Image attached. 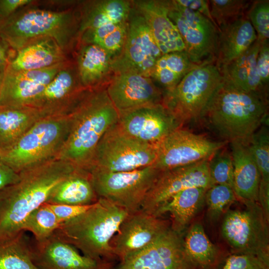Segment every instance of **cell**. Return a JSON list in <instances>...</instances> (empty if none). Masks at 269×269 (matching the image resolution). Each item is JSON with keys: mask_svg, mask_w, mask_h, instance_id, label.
I'll list each match as a JSON object with an SVG mask.
<instances>
[{"mask_svg": "<svg viewBox=\"0 0 269 269\" xmlns=\"http://www.w3.org/2000/svg\"><path fill=\"white\" fill-rule=\"evenodd\" d=\"M58 158L19 172V179L0 191V241L22 231L27 217L47 202L55 188L78 170Z\"/></svg>", "mask_w": 269, "mask_h": 269, "instance_id": "6da1fadb", "label": "cell"}, {"mask_svg": "<svg viewBox=\"0 0 269 269\" xmlns=\"http://www.w3.org/2000/svg\"><path fill=\"white\" fill-rule=\"evenodd\" d=\"M69 115V134L57 158L89 172L99 141L118 123L119 114L102 88L87 91Z\"/></svg>", "mask_w": 269, "mask_h": 269, "instance_id": "7a4b0ae2", "label": "cell"}, {"mask_svg": "<svg viewBox=\"0 0 269 269\" xmlns=\"http://www.w3.org/2000/svg\"><path fill=\"white\" fill-rule=\"evenodd\" d=\"M268 96L238 90L222 81L201 119L228 142L248 141L263 125L268 124Z\"/></svg>", "mask_w": 269, "mask_h": 269, "instance_id": "3957f363", "label": "cell"}, {"mask_svg": "<svg viewBox=\"0 0 269 269\" xmlns=\"http://www.w3.org/2000/svg\"><path fill=\"white\" fill-rule=\"evenodd\" d=\"M125 209L102 198L55 232L82 254L97 261L115 262L110 242L128 215Z\"/></svg>", "mask_w": 269, "mask_h": 269, "instance_id": "277c9868", "label": "cell"}, {"mask_svg": "<svg viewBox=\"0 0 269 269\" xmlns=\"http://www.w3.org/2000/svg\"><path fill=\"white\" fill-rule=\"evenodd\" d=\"M0 36L15 51L37 39L48 37L66 52L75 39L78 41V10L30 8L16 11L0 22Z\"/></svg>", "mask_w": 269, "mask_h": 269, "instance_id": "5b68a950", "label": "cell"}, {"mask_svg": "<svg viewBox=\"0 0 269 269\" xmlns=\"http://www.w3.org/2000/svg\"><path fill=\"white\" fill-rule=\"evenodd\" d=\"M70 125L69 115L41 119L12 146L0 152V161L19 173L57 158Z\"/></svg>", "mask_w": 269, "mask_h": 269, "instance_id": "8992f818", "label": "cell"}, {"mask_svg": "<svg viewBox=\"0 0 269 269\" xmlns=\"http://www.w3.org/2000/svg\"><path fill=\"white\" fill-rule=\"evenodd\" d=\"M241 201L243 207L225 213L222 236L232 254L252 255L269 266V219L258 202Z\"/></svg>", "mask_w": 269, "mask_h": 269, "instance_id": "52a82bcc", "label": "cell"}, {"mask_svg": "<svg viewBox=\"0 0 269 269\" xmlns=\"http://www.w3.org/2000/svg\"><path fill=\"white\" fill-rule=\"evenodd\" d=\"M222 81L215 63L199 66L188 73L172 90L163 92L162 105L181 126L197 121Z\"/></svg>", "mask_w": 269, "mask_h": 269, "instance_id": "ba28073f", "label": "cell"}, {"mask_svg": "<svg viewBox=\"0 0 269 269\" xmlns=\"http://www.w3.org/2000/svg\"><path fill=\"white\" fill-rule=\"evenodd\" d=\"M161 172L150 165L129 171L92 170L89 173L98 198L106 199L132 213L141 209L147 193Z\"/></svg>", "mask_w": 269, "mask_h": 269, "instance_id": "9c48e42d", "label": "cell"}, {"mask_svg": "<svg viewBox=\"0 0 269 269\" xmlns=\"http://www.w3.org/2000/svg\"><path fill=\"white\" fill-rule=\"evenodd\" d=\"M156 146L137 140L125 133L118 123L99 141L91 168L104 172L129 171L153 165Z\"/></svg>", "mask_w": 269, "mask_h": 269, "instance_id": "30bf717a", "label": "cell"}, {"mask_svg": "<svg viewBox=\"0 0 269 269\" xmlns=\"http://www.w3.org/2000/svg\"><path fill=\"white\" fill-rule=\"evenodd\" d=\"M168 16L176 26L191 60L199 64L215 63L218 29L199 12L167 0Z\"/></svg>", "mask_w": 269, "mask_h": 269, "instance_id": "8fae6325", "label": "cell"}, {"mask_svg": "<svg viewBox=\"0 0 269 269\" xmlns=\"http://www.w3.org/2000/svg\"><path fill=\"white\" fill-rule=\"evenodd\" d=\"M228 143L211 140L181 127L156 144L157 156L153 165L162 171L209 160Z\"/></svg>", "mask_w": 269, "mask_h": 269, "instance_id": "7c38bea8", "label": "cell"}, {"mask_svg": "<svg viewBox=\"0 0 269 269\" xmlns=\"http://www.w3.org/2000/svg\"><path fill=\"white\" fill-rule=\"evenodd\" d=\"M117 269H196L186 255L183 234L171 227L142 250L119 262Z\"/></svg>", "mask_w": 269, "mask_h": 269, "instance_id": "4fadbf2b", "label": "cell"}, {"mask_svg": "<svg viewBox=\"0 0 269 269\" xmlns=\"http://www.w3.org/2000/svg\"><path fill=\"white\" fill-rule=\"evenodd\" d=\"M119 115L141 107L162 104L163 91L150 77L124 68L115 74L106 88Z\"/></svg>", "mask_w": 269, "mask_h": 269, "instance_id": "5bb4252c", "label": "cell"}, {"mask_svg": "<svg viewBox=\"0 0 269 269\" xmlns=\"http://www.w3.org/2000/svg\"><path fill=\"white\" fill-rule=\"evenodd\" d=\"M162 55L144 18L132 5L126 42L116 59L115 69H131L150 77L157 60Z\"/></svg>", "mask_w": 269, "mask_h": 269, "instance_id": "9a60e30c", "label": "cell"}, {"mask_svg": "<svg viewBox=\"0 0 269 269\" xmlns=\"http://www.w3.org/2000/svg\"><path fill=\"white\" fill-rule=\"evenodd\" d=\"M170 227V221L141 209L129 213L111 239L110 246L119 262L142 250Z\"/></svg>", "mask_w": 269, "mask_h": 269, "instance_id": "2e32d148", "label": "cell"}, {"mask_svg": "<svg viewBox=\"0 0 269 269\" xmlns=\"http://www.w3.org/2000/svg\"><path fill=\"white\" fill-rule=\"evenodd\" d=\"M89 90L80 84L75 64L67 62L27 106L46 117L69 115Z\"/></svg>", "mask_w": 269, "mask_h": 269, "instance_id": "e0dca14e", "label": "cell"}, {"mask_svg": "<svg viewBox=\"0 0 269 269\" xmlns=\"http://www.w3.org/2000/svg\"><path fill=\"white\" fill-rule=\"evenodd\" d=\"M209 160L162 171L149 191L141 209L153 214L179 192L191 187L208 189L214 185L209 172Z\"/></svg>", "mask_w": 269, "mask_h": 269, "instance_id": "ac0fdd59", "label": "cell"}, {"mask_svg": "<svg viewBox=\"0 0 269 269\" xmlns=\"http://www.w3.org/2000/svg\"><path fill=\"white\" fill-rule=\"evenodd\" d=\"M32 258L39 269H110L115 262L97 261L82 254L55 232L46 239H31Z\"/></svg>", "mask_w": 269, "mask_h": 269, "instance_id": "d6986e66", "label": "cell"}, {"mask_svg": "<svg viewBox=\"0 0 269 269\" xmlns=\"http://www.w3.org/2000/svg\"><path fill=\"white\" fill-rule=\"evenodd\" d=\"M118 125L128 135L152 144L182 127L162 104L141 107L120 114Z\"/></svg>", "mask_w": 269, "mask_h": 269, "instance_id": "ffe728a7", "label": "cell"}, {"mask_svg": "<svg viewBox=\"0 0 269 269\" xmlns=\"http://www.w3.org/2000/svg\"><path fill=\"white\" fill-rule=\"evenodd\" d=\"M67 63L38 70H6L0 81V107L28 106Z\"/></svg>", "mask_w": 269, "mask_h": 269, "instance_id": "44dd1931", "label": "cell"}, {"mask_svg": "<svg viewBox=\"0 0 269 269\" xmlns=\"http://www.w3.org/2000/svg\"><path fill=\"white\" fill-rule=\"evenodd\" d=\"M117 57L98 45L78 43L75 64L81 85L88 90L106 88Z\"/></svg>", "mask_w": 269, "mask_h": 269, "instance_id": "7402d4cb", "label": "cell"}, {"mask_svg": "<svg viewBox=\"0 0 269 269\" xmlns=\"http://www.w3.org/2000/svg\"><path fill=\"white\" fill-rule=\"evenodd\" d=\"M134 8L145 20L162 54L185 50L181 36L168 16L167 0H132Z\"/></svg>", "mask_w": 269, "mask_h": 269, "instance_id": "603a6c76", "label": "cell"}, {"mask_svg": "<svg viewBox=\"0 0 269 269\" xmlns=\"http://www.w3.org/2000/svg\"><path fill=\"white\" fill-rule=\"evenodd\" d=\"M233 159V190L240 201L258 202L261 175L247 141L229 142Z\"/></svg>", "mask_w": 269, "mask_h": 269, "instance_id": "cb8c5ba5", "label": "cell"}, {"mask_svg": "<svg viewBox=\"0 0 269 269\" xmlns=\"http://www.w3.org/2000/svg\"><path fill=\"white\" fill-rule=\"evenodd\" d=\"M257 39L256 32L247 15L219 28L215 65L219 68L237 59Z\"/></svg>", "mask_w": 269, "mask_h": 269, "instance_id": "d4e9b609", "label": "cell"}, {"mask_svg": "<svg viewBox=\"0 0 269 269\" xmlns=\"http://www.w3.org/2000/svg\"><path fill=\"white\" fill-rule=\"evenodd\" d=\"M16 51L14 57L9 59L7 70H38L66 61L65 52L50 37L37 39Z\"/></svg>", "mask_w": 269, "mask_h": 269, "instance_id": "484cf974", "label": "cell"}, {"mask_svg": "<svg viewBox=\"0 0 269 269\" xmlns=\"http://www.w3.org/2000/svg\"><path fill=\"white\" fill-rule=\"evenodd\" d=\"M261 42L257 39L240 56L219 68L224 82L242 91L268 96V90L262 86L257 72Z\"/></svg>", "mask_w": 269, "mask_h": 269, "instance_id": "4316f807", "label": "cell"}, {"mask_svg": "<svg viewBox=\"0 0 269 269\" xmlns=\"http://www.w3.org/2000/svg\"><path fill=\"white\" fill-rule=\"evenodd\" d=\"M132 8V0H97L83 2L77 10L79 36L88 29L128 21Z\"/></svg>", "mask_w": 269, "mask_h": 269, "instance_id": "83f0119b", "label": "cell"}, {"mask_svg": "<svg viewBox=\"0 0 269 269\" xmlns=\"http://www.w3.org/2000/svg\"><path fill=\"white\" fill-rule=\"evenodd\" d=\"M207 189L191 187L182 190L159 207L153 214L161 217L169 213L171 228L183 234L187 225L205 204V195Z\"/></svg>", "mask_w": 269, "mask_h": 269, "instance_id": "f1b7e54d", "label": "cell"}, {"mask_svg": "<svg viewBox=\"0 0 269 269\" xmlns=\"http://www.w3.org/2000/svg\"><path fill=\"white\" fill-rule=\"evenodd\" d=\"M44 118L38 110L31 107H0V152L12 146Z\"/></svg>", "mask_w": 269, "mask_h": 269, "instance_id": "f546056e", "label": "cell"}, {"mask_svg": "<svg viewBox=\"0 0 269 269\" xmlns=\"http://www.w3.org/2000/svg\"><path fill=\"white\" fill-rule=\"evenodd\" d=\"M98 200L89 173L78 170L55 188L46 203L85 206L93 204Z\"/></svg>", "mask_w": 269, "mask_h": 269, "instance_id": "4dcf8cb0", "label": "cell"}, {"mask_svg": "<svg viewBox=\"0 0 269 269\" xmlns=\"http://www.w3.org/2000/svg\"><path fill=\"white\" fill-rule=\"evenodd\" d=\"M183 247L196 269H216L222 262L220 249L210 240L199 222L188 229L183 237Z\"/></svg>", "mask_w": 269, "mask_h": 269, "instance_id": "1f68e13d", "label": "cell"}, {"mask_svg": "<svg viewBox=\"0 0 269 269\" xmlns=\"http://www.w3.org/2000/svg\"><path fill=\"white\" fill-rule=\"evenodd\" d=\"M200 65L193 62L185 50L170 52L162 54L157 60L150 78L162 87L163 92H169L188 73Z\"/></svg>", "mask_w": 269, "mask_h": 269, "instance_id": "d6a6232c", "label": "cell"}, {"mask_svg": "<svg viewBox=\"0 0 269 269\" xmlns=\"http://www.w3.org/2000/svg\"><path fill=\"white\" fill-rule=\"evenodd\" d=\"M25 232L0 241V269H39L33 261L31 239Z\"/></svg>", "mask_w": 269, "mask_h": 269, "instance_id": "836d02e7", "label": "cell"}, {"mask_svg": "<svg viewBox=\"0 0 269 269\" xmlns=\"http://www.w3.org/2000/svg\"><path fill=\"white\" fill-rule=\"evenodd\" d=\"M128 29V21L105 24L81 33L78 43L98 45L118 57L124 48Z\"/></svg>", "mask_w": 269, "mask_h": 269, "instance_id": "e575fe53", "label": "cell"}, {"mask_svg": "<svg viewBox=\"0 0 269 269\" xmlns=\"http://www.w3.org/2000/svg\"><path fill=\"white\" fill-rule=\"evenodd\" d=\"M61 224L45 203L29 215L25 221L22 230L31 233L35 240L40 241L53 234Z\"/></svg>", "mask_w": 269, "mask_h": 269, "instance_id": "d590c367", "label": "cell"}, {"mask_svg": "<svg viewBox=\"0 0 269 269\" xmlns=\"http://www.w3.org/2000/svg\"><path fill=\"white\" fill-rule=\"evenodd\" d=\"M252 1L243 0H209L210 14L218 29L246 16Z\"/></svg>", "mask_w": 269, "mask_h": 269, "instance_id": "8d00e7d4", "label": "cell"}, {"mask_svg": "<svg viewBox=\"0 0 269 269\" xmlns=\"http://www.w3.org/2000/svg\"><path fill=\"white\" fill-rule=\"evenodd\" d=\"M237 199L233 189L228 185L215 184L208 188L205 195V203L209 220L213 223L217 222Z\"/></svg>", "mask_w": 269, "mask_h": 269, "instance_id": "74e56055", "label": "cell"}, {"mask_svg": "<svg viewBox=\"0 0 269 269\" xmlns=\"http://www.w3.org/2000/svg\"><path fill=\"white\" fill-rule=\"evenodd\" d=\"M260 175V180L269 182V132L268 124L262 125L247 141Z\"/></svg>", "mask_w": 269, "mask_h": 269, "instance_id": "f35d334b", "label": "cell"}, {"mask_svg": "<svg viewBox=\"0 0 269 269\" xmlns=\"http://www.w3.org/2000/svg\"><path fill=\"white\" fill-rule=\"evenodd\" d=\"M225 147L217 151L209 159V175L213 185L224 184L233 189L232 156Z\"/></svg>", "mask_w": 269, "mask_h": 269, "instance_id": "ab89813d", "label": "cell"}, {"mask_svg": "<svg viewBox=\"0 0 269 269\" xmlns=\"http://www.w3.org/2000/svg\"><path fill=\"white\" fill-rule=\"evenodd\" d=\"M247 17L256 32L257 39L261 42L269 40V1H252L248 9Z\"/></svg>", "mask_w": 269, "mask_h": 269, "instance_id": "60d3db41", "label": "cell"}, {"mask_svg": "<svg viewBox=\"0 0 269 269\" xmlns=\"http://www.w3.org/2000/svg\"><path fill=\"white\" fill-rule=\"evenodd\" d=\"M220 269H269V266L252 255L232 254L225 259Z\"/></svg>", "mask_w": 269, "mask_h": 269, "instance_id": "b9f144b4", "label": "cell"}, {"mask_svg": "<svg viewBox=\"0 0 269 269\" xmlns=\"http://www.w3.org/2000/svg\"><path fill=\"white\" fill-rule=\"evenodd\" d=\"M257 72L263 87L268 90L269 79V40L261 42L257 58Z\"/></svg>", "mask_w": 269, "mask_h": 269, "instance_id": "7bdbcfd3", "label": "cell"}, {"mask_svg": "<svg viewBox=\"0 0 269 269\" xmlns=\"http://www.w3.org/2000/svg\"><path fill=\"white\" fill-rule=\"evenodd\" d=\"M47 204L62 224L84 213L94 204L85 206L48 203Z\"/></svg>", "mask_w": 269, "mask_h": 269, "instance_id": "ee69618b", "label": "cell"}, {"mask_svg": "<svg viewBox=\"0 0 269 269\" xmlns=\"http://www.w3.org/2000/svg\"><path fill=\"white\" fill-rule=\"evenodd\" d=\"M30 0H0V22L5 20L17 10L31 2Z\"/></svg>", "mask_w": 269, "mask_h": 269, "instance_id": "f6af8a7d", "label": "cell"}, {"mask_svg": "<svg viewBox=\"0 0 269 269\" xmlns=\"http://www.w3.org/2000/svg\"><path fill=\"white\" fill-rule=\"evenodd\" d=\"M181 5L197 11L210 19L213 22L211 17L209 0H176ZM215 24V23H214Z\"/></svg>", "mask_w": 269, "mask_h": 269, "instance_id": "bcb514c9", "label": "cell"}, {"mask_svg": "<svg viewBox=\"0 0 269 269\" xmlns=\"http://www.w3.org/2000/svg\"><path fill=\"white\" fill-rule=\"evenodd\" d=\"M19 174L0 161V191L5 187L16 182Z\"/></svg>", "mask_w": 269, "mask_h": 269, "instance_id": "7dc6e473", "label": "cell"}, {"mask_svg": "<svg viewBox=\"0 0 269 269\" xmlns=\"http://www.w3.org/2000/svg\"><path fill=\"white\" fill-rule=\"evenodd\" d=\"M10 47L0 36V81L7 69L10 59Z\"/></svg>", "mask_w": 269, "mask_h": 269, "instance_id": "c3c4849f", "label": "cell"}, {"mask_svg": "<svg viewBox=\"0 0 269 269\" xmlns=\"http://www.w3.org/2000/svg\"><path fill=\"white\" fill-rule=\"evenodd\" d=\"M110 269H117V268L116 267V266H114L113 267H112L111 268H110Z\"/></svg>", "mask_w": 269, "mask_h": 269, "instance_id": "681fc988", "label": "cell"}]
</instances>
